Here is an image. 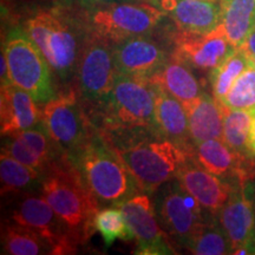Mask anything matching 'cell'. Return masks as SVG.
<instances>
[{
    "mask_svg": "<svg viewBox=\"0 0 255 255\" xmlns=\"http://www.w3.org/2000/svg\"><path fill=\"white\" fill-rule=\"evenodd\" d=\"M152 196L159 225L173 247L186 250L197 229L212 215L203 212L177 178L159 187Z\"/></svg>",
    "mask_w": 255,
    "mask_h": 255,
    "instance_id": "9c48e42d",
    "label": "cell"
},
{
    "mask_svg": "<svg viewBox=\"0 0 255 255\" xmlns=\"http://www.w3.org/2000/svg\"><path fill=\"white\" fill-rule=\"evenodd\" d=\"M251 64V59L241 49L237 47L220 64L218 68L209 72L213 96L221 102L231 90L235 81Z\"/></svg>",
    "mask_w": 255,
    "mask_h": 255,
    "instance_id": "f1b7e54d",
    "label": "cell"
},
{
    "mask_svg": "<svg viewBox=\"0 0 255 255\" xmlns=\"http://www.w3.org/2000/svg\"><path fill=\"white\" fill-rule=\"evenodd\" d=\"M235 49L220 26L208 34L178 31L174 37V52L171 55L183 60L190 68L212 72Z\"/></svg>",
    "mask_w": 255,
    "mask_h": 255,
    "instance_id": "9a60e30c",
    "label": "cell"
},
{
    "mask_svg": "<svg viewBox=\"0 0 255 255\" xmlns=\"http://www.w3.org/2000/svg\"><path fill=\"white\" fill-rule=\"evenodd\" d=\"M221 103L229 109L255 110V65L252 63L235 81Z\"/></svg>",
    "mask_w": 255,
    "mask_h": 255,
    "instance_id": "4dcf8cb0",
    "label": "cell"
},
{
    "mask_svg": "<svg viewBox=\"0 0 255 255\" xmlns=\"http://www.w3.org/2000/svg\"><path fill=\"white\" fill-rule=\"evenodd\" d=\"M68 156L81 171L102 208L120 207L141 193L126 163L97 129L77 151Z\"/></svg>",
    "mask_w": 255,
    "mask_h": 255,
    "instance_id": "3957f363",
    "label": "cell"
},
{
    "mask_svg": "<svg viewBox=\"0 0 255 255\" xmlns=\"http://www.w3.org/2000/svg\"><path fill=\"white\" fill-rule=\"evenodd\" d=\"M149 82V81H148ZM150 83L154 95V128L159 135L184 150L193 151L184 105L158 84Z\"/></svg>",
    "mask_w": 255,
    "mask_h": 255,
    "instance_id": "44dd1931",
    "label": "cell"
},
{
    "mask_svg": "<svg viewBox=\"0 0 255 255\" xmlns=\"http://www.w3.org/2000/svg\"><path fill=\"white\" fill-rule=\"evenodd\" d=\"M148 81L158 84L183 105L195 101L203 94L193 68L174 55L169 56L163 66Z\"/></svg>",
    "mask_w": 255,
    "mask_h": 255,
    "instance_id": "603a6c76",
    "label": "cell"
},
{
    "mask_svg": "<svg viewBox=\"0 0 255 255\" xmlns=\"http://www.w3.org/2000/svg\"><path fill=\"white\" fill-rule=\"evenodd\" d=\"M1 151L40 173L64 154L41 122L17 135L6 137Z\"/></svg>",
    "mask_w": 255,
    "mask_h": 255,
    "instance_id": "d6986e66",
    "label": "cell"
},
{
    "mask_svg": "<svg viewBox=\"0 0 255 255\" xmlns=\"http://www.w3.org/2000/svg\"><path fill=\"white\" fill-rule=\"evenodd\" d=\"M69 1H75L77 4L85 6V7H97V6L111 4V2L117 1V0H69Z\"/></svg>",
    "mask_w": 255,
    "mask_h": 255,
    "instance_id": "d6a6232c",
    "label": "cell"
},
{
    "mask_svg": "<svg viewBox=\"0 0 255 255\" xmlns=\"http://www.w3.org/2000/svg\"><path fill=\"white\" fill-rule=\"evenodd\" d=\"M34 98L13 83L1 85L0 91V131L11 137L38 126L41 109Z\"/></svg>",
    "mask_w": 255,
    "mask_h": 255,
    "instance_id": "ffe728a7",
    "label": "cell"
},
{
    "mask_svg": "<svg viewBox=\"0 0 255 255\" xmlns=\"http://www.w3.org/2000/svg\"><path fill=\"white\" fill-rule=\"evenodd\" d=\"M195 255L232 254V244L218 216H209L188 242L187 248Z\"/></svg>",
    "mask_w": 255,
    "mask_h": 255,
    "instance_id": "4316f807",
    "label": "cell"
},
{
    "mask_svg": "<svg viewBox=\"0 0 255 255\" xmlns=\"http://www.w3.org/2000/svg\"><path fill=\"white\" fill-rule=\"evenodd\" d=\"M213 1H221V0H213Z\"/></svg>",
    "mask_w": 255,
    "mask_h": 255,
    "instance_id": "d590c367",
    "label": "cell"
},
{
    "mask_svg": "<svg viewBox=\"0 0 255 255\" xmlns=\"http://www.w3.org/2000/svg\"><path fill=\"white\" fill-rule=\"evenodd\" d=\"M178 31L208 34L221 24V2L213 0H152Z\"/></svg>",
    "mask_w": 255,
    "mask_h": 255,
    "instance_id": "ac0fdd59",
    "label": "cell"
},
{
    "mask_svg": "<svg viewBox=\"0 0 255 255\" xmlns=\"http://www.w3.org/2000/svg\"><path fill=\"white\" fill-rule=\"evenodd\" d=\"M239 49L244 51L250 58L251 57H255V30L246 38V40L244 41V44Z\"/></svg>",
    "mask_w": 255,
    "mask_h": 255,
    "instance_id": "1f68e13d",
    "label": "cell"
},
{
    "mask_svg": "<svg viewBox=\"0 0 255 255\" xmlns=\"http://www.w3.org/2000/svg\"><path fill=\"white\" fill-rule=\"evenodd\" d=\"M116 75L113 44L88 32L75 77L87 113L109 96Z\"/></svg>",
    "mask_w": 255,
    "mask_h": 255,
    "instance_id": "30bf717a",
    "label": "cell"
},
{
    "mask_svg": "<svg viewBox=\"0 0 255 255\" xmlns=\"http://www.w3.org/2000/svg\"><path fill=\"white\" fill-rule=\"evenodd\" d=\"M2 254L40 255L51 254V248L38 233L7 220L1 233Z\"/></svg>",
    "mask_w": 255,
    "mask_h": 255,
    "instance_id": "484cf974",
    "label": "cell"
},
{
    "mask_svg": "<svg viewBox=\"0 0 255 255\" xmlns=\"http://www.w3.org/2000/svg\"><path fill=\"white\" fill-rule=\"evenodd\" d=\"M193 154L209 173L231 184L246 183L255 177L254 157L235 151L222 138L194 145Z\"/></svg>",
    "mask_w": 255,
    "mask_h": 255,
    "instance_id": "5bb4252c",
    "label": "cell"
},
{
    "mask_svg": "<svg viewBox=\"0 0 255 255\" xmlns=\"http://www.w3.org/2000/svg\"><path fill=\"white\" fill-rule=\"evenodd\" d=\"M8 218L18 225L31 228L44 239L51 248V254L77 253L78 247L72 240L63 220L56 214L45 197L36 190L21 193L9 209Z\"/></svg>",
    "mask_w": 255,
    "mask_h": 255,
    "instance_id": "8fae6325",
    "label": "cell"
},
{
    "mask_svg": "<svg viewBox=\"0 0 255 255\" xmlns=\"http://www.w3.org/2000/svg\"><path fill=\"white\" fill-rule=\"evenodd\" d=\"M101 132L126 163L139 190L150 196L176 178L193 152L164 138L152 127Z\"/></svg>",
    "mask_w": 255,
    "mask_h": 255,
    "instance_id": "6da1fadb",
    "label": "cell"
},
{
    "mask_svg": "<svg viewBox=\"0 0 255 255\" xmlns=\"http://www.w3.org/2000/svg\"><path fill=\"white\" fill-rule=\"evenodd\" d=\"M193 145L213 138H222L223 105L214 96L203 94L184 105Z\"/></svg>",
    "mask_w": 255,
    "mask_h": 255,
    "instance_id": "7402d4cb",
    "label": "cell"
},
{
    "mask_svg": "<svg viewBox=\"0 0 255 255\" xmlns=\"http://www.w3.org/2000/svg\"><path fill=\"white\" fill-rule=\"evenodd\" d=\"M219 221L232 244V254H255V183L235 184Z\"/></svg>",
    "mask_w": 255,
    "mask_h": 255,
    "instance_id": "7c38bea8",
    "label": "cell"
},
{
    "mask_svg": "<svg viewBox=\"0 0 255 255\" xmlns=\"http://www.w3.org/2000/svg\"><path fill=\"white\" fill-rule=\"evenodd\" d=\"M87 114L96 129L104 132L154 128V95L150 83L116 75L109 96Z\"/></svg>",
    "mask_w": 255,
    "mask_h": 255,
    "instance_id": "5b68a950",
    "label": "cell"
},
{
    "mask_svg": "<svg viewBox=\"0 0 255 255\" xmlns=\"http://www.w3.org/2000/svg\"><path fill=\"white\" fill-rule=\"evenodd\" d=\"M96 232L101 234L105 246L109 247L116 240H133V235L119 207H103L95 218Z\"/></svg>",
    "mask_w": 255,
    "mask_h": 255,
    "instance_id": "f546056e",
    "label": "cell"
},
{
    "mask_svg": "<svg viewBox=\"0 0 255 255\" xmlns=\"http://www.w3.org/2000/svg\"><path fill=\"white\" fill-rule=\"evenodd\" d=\"M0 180L1 196L18 195L21 193L40 189L41 173L1 151Z\"/></svg>",
    "mask_w": 255,
    "mask_h": 255,
    "instance_id": "d4e9b609",
    "label": "cell"
},
{
    "mask_svg": "<svg viewBox=\"0 0 255 255\" xmlns=\"http://www.w3.org/2000/svg\"><path fill=\"white\" fill-rule=\"evenodd\" d=\"M251 124L252 111L229 109L223 105L222 139L235 151L253 157L250 150Z\"/></svg>",
    "mask_w": 255,
    "mask_h": 255,
    "instance_id": "83f0119b",
    "label": "cell"
},
{
    "mask_svg": "<svg viewBox=\"0 0 255 255\" xmlns=\"http://www.w3.org/2000/svg\"><path fill=\"white\" fill-rule=\"evenodd\" d=\"M126 221L136 241V253L139 255L174 254L175 248L159 225L155 205L150 195L137 193L122 203Z\"/></svg>",
    "mask_w": 255,
    "mask_h": 255,
    "instance_id": "4fadbf2b",
    "label": "cell"
},
{
    "mask_svg": "<svg viewBox=\"0 0 255 255\" xmlns=\"http://www.w3.org/2000/svg\"><path fill=\"white\" fill-rule=\"evenodd\" d=\"M11 82L27 91L38 104H45L57 95L52 70L45 57L24 30L14 28L2 44Z\"/></svg>",
    "mask_w": 255,
    "mask_h": 255,
    "instance_id": "52a82bcc",
    "label": "cell"
},
{
    "mask_svg": "<svg viewBox=\"0 0 255 255\" xmlns=\"http://www.w3.org/2000/svg\"><path fill=\"white\" fill-rule=\"evenodd\" d=\"M176 178L196 200L203 212L212 216L219 215L235 186L209 173L201 165L193 152L178 170Z\"/></svg>",
    "mask_w": 255,
    "mask_h": 255,
    "instance_id": "e0dca14e",
    "label": "cell"
},
{
    "mask_svg": "<svg viewBox=\"0 0 255 255\" xmlns=\"http://www.w3.org/2000/svg\"><path fill=\"white\" fill-rule=\"evenodd\" d=\"M250 150L253 157H255V110L252 111V124L250 131Z\"/></svg>",
    "mask_w": 255,
    "mask_h": 255,
    "instance_id": "836d02e7",
    "label": "cell"
},
{
    "mask_svg": "<svg viewBox=\"0 0 255 255\" xmlns=\"http://www.w3.org/2000/svg\"><path fill=\"white\" fill-rule=\"evenodd\" d=\"M24 31L36 44L60 82L76 77L88 31L57 11H39L25 21Z\"/></svg>",
    "mask_w": 255,
    "mask_h": 255,
    "instance_id": "277c9868",
    "label": "cell"
},
{
    "mask_svg": "<svg viewBox=\"0 0 255 255\" xmlns=\"http://www.w3.org/2000/svg\"><path fill=\"white\" fill-rule=\"evenodd\" d=\"M164 15L155 5L115 1L90 8L83 24L88 32L114 45L130 38L150 34Z\"/></svg>",
    "mask_w": 255,
    "mask_h": 255,
    "instance_id": "8992f818",
    "label": "cell"
},
{
    "mask_svg": "<svg viewBox=\"0 0 255 255\" xmlns=\"http://www.w3.org/2000/svg\"><path fill=\"white\" fill-rule=\"evenodd\" d=\"M41 124L64 154L77 151L96 128L89 119L77 87L69 85L43 104Z\"/></svg>",
    "mask_w": 255,
    "mask_h": 255,
    "instance_id": "ba28073f",
    "label": "cell"
},
{
    "mask_svg": "<svg viewBox=\"0 0 255 255\" xmlns=\"http://www.w3.org/2000/svg\"><path fill=\"white\" fill-rule=\"evenodd\" d=\"M221 26L234 47L255 30V0H221Z\"/></svg>",
    "mask_w": 255,
    "mask_h": 255,
    "instance_id": "cb8c5ba5",
    "label": "cell"
},
{
    "mask_svg": "<svg viewBox=\"0 0 255 255\" xmlns=\"http://www.w3.org/2000/svg\"><path fill=\"white\" fill-rule=\"evenodd\" d=\"M39 190L77 247L87 244L96 232L95 218L102 207L68 155L63 154L41 173Z\"/></svg>",
    "mask_w": 255,
    "mask_h": 255,
    "instance_id": "7a4b0ae2",
    "label": "cell"
},
{
    "mask_svg": "<svg viewBox=\"0 0 255 255\" xmlns=\"http://www.w3.org/2000/svg\"><path fill=\"white\" fill-rule=\"evenodd\" d=\"M116 73L148 81L167 62L168 56L149 34L123 40L113 45Z\"/></svg>",
    "mask_w": 255,
    "mask_h": 255,
    "instance_id": "2e32d148",
    "label": "cell"
},
{
    "mask_svg": "<svg viewBox=\"0 0 255 255\" xmlns=\"http://www.w3.org/2000/svg\"><path fill=\"white\" fill-rule=\"evenodd\" d=\"M251 60H252V63H253L254 64V65H255V57H251V58H250Z\"/></svg>",
    "mask_w": 255,
    "mask_h": 255,
    "instance_id": "e575fe53",
    "label": "cell"
}]
</instances>
